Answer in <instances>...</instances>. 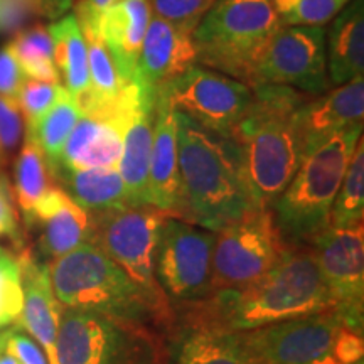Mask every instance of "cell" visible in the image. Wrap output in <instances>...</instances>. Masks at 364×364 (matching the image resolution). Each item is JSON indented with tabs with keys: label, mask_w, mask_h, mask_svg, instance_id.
<instances>
[{
	"label": "cell",
	"mask_w": 364,
	"mask_h": 364,
	"mask_svg": "<svg viewBox=\"0 0 364 364\" xmlns=\"http://www.w3.org/2000/svg\"><path fill=\"white\" fill-rule=\"evenodd\" d=\"M0 364H21V363L17 361V359L14 358L11 353L4 351L2 354H0Z\"/></svg>",
	"instance_id": "43"
},
{
	"label": "cell",
	"mask_w": 364,
	"mask_h": 364,
	"mask_svg": "<svg viewBox=\"0 0 364 364\" xmlns=\"http://www.w3.org/2000/svg\"><path fill=\"white\" fill-rule=\"evenodd\" d=\"M354 364H364V361H358V363H354Z\"/></svg>",
	"instance_id": "45"
},
{
	"label": "cell",
	"mask_w": 364,
	"mask_h": 364,
	"mask_svg": "<svg viewBox=\"0 0 364 364\" xmlns=\"http://www.w3.org/2000/svg\"><path fill=\"white\" fill-rule=\"evenodd\" d=\"M53 39L54 65L63 80V86L80 108L90 100L88 51L75 14L59 17L48 27Z\"/></svg>",
	"instance_id": "24"
},
{
	"label": "cell",
	"mask_w": 364,
	"mask_h": 364,
	"mask_svg": "<svg viewBox=\"0 0 364 364\" xmlns=\"http://www.w3.org/2000/svg\"><path fill=\"white\" fill-rule=\"evenodd\" d=\"M150 17L149 0H122L98 17V33L124 83H135L136 63Z\"/></svg>",
	"instance_id": "21"
},
{
	"label": "cell",
	"mask_w": 364,
	"mask_h": 364,
	"mask_svg": "<svg viewBox=\"0 0 364 364\" xmlns=\"http://www.w3.org/2000/svg\"><path fill=\"white\" fill-rule=\"evenodd\" d=\"M91 218V243L129 273L142 289L156 297L166 299L154 275V257L161 228L169 215L145 204L108 209L95 213Z\"/></svg>",
	"instance_id": "11"
},
{
	"label": "cell",
	"mask_w": 364,
	"mask_h": 364,
	"mask_svg": "<svg viewBox=\"0 0 364 364\" xmlns=\"http://www.w3.org/2000/svg\"><path fill=\"white\" fill-rule=\"evenodd\" d=\"M6 351L11 353L21 364H48L43 348L34 339L17 329H11Z\"/></svg>",
	"instance_id": "39"
},
{
	"label": "cell",
	"mask_w": 364,
	"mask_h": 364,
	"mask_svg": "<svg viewBox=\"0 0 364 364\" xmlns=\"http://www.w3.org/2000/svg\"><path fill=\"white\" fill-rule=\"evenodd\" d=\"M0 250H2V247H0Z\"/></svg>",
	"instance_id": "46"
},
{
	"label": "cell",
	"mask_w": 364,
	"mask_h": 364,
	"mask_svg": "<svg viewBox=\"0 0 364 364\" xmlns=\"http://www.w3.org/2000/svg\"><path fill=\"white\" fill-rule=\"evenodd\" d=\"M361 136L363 125L332 135L307 154L290 184L273 201L272 215L285 245L306 247L329 228L332 203Z\"/></svg>",
	"instance_id": "6"
},
{
	"label": "cell",
	"mask_w": 364,
	"mask_h": 364,
	"mask_svg": "<svg viewBox=\"0 0 364 364\" xmlns=\"http://www.w3.org/2000/svg\"><path fill=\"white\" fill-rule=\"evenodd\" d=\"M53 177L59 188L90 215L132 206L118 169H56Z\"/></svg>",
	"instance_id": "25"
},
{
	"label": "cell",
	"mask_w": 364,
	"mask_h": 364,
	"mask_svg": "<svg viewBox=\"0 0 364 364\" xmlns=\"http://www.w3.org/2000/svg\"><path fill=\"white\" fill-rule=\"evenodd\" d=\"M150 206L171 218L182 216L176 110L162 90L156 91V120L149 166Z\"/></svg>",
	"instance_id": "18"
},
{
	"label": "cell",
	"mask_w": 364,
	"mask_h": 364,
	"mask_svg": "<svg viewBox=\"0 0 364 364\" xmlns=\"http://www.w3.org/2000/svg\"><path fill=\"white\" fill-rule=\"evenodd\" d=\"M182 196L181 220L216 231L258 209L230 135L176 112Z\"/></svg>",
	"instance_id": "2"
},
{
	"label": "cell",
	"mask_w": 364,
	"mask_h": 364,
	"mask_svg": "<svg viewBox=\"0 0 364 364\" xmlns=\"http://www.w3.org/2000/svg\"><path fill=\"white\" fill-rule=\"evenodd\" d=\"M252 90V102L230 136L240 149L255 203L270 208L306 157L295 115L316 95L282 85H258Z\"/></svg>",
	"instance_id": "3"
},
{
	"label": "cell",
	"mask_w": 364,
	"mask_h": 364,
	"mask_svg": "<svg viewBox=\"0 0 364 364\" xmlns=\"http://www.w3.org/2000/svg\"><path fill=\"white\" fill-rule=\"evenodd\" d=\"M166 339L154 327L63 307L58 364H169Z\"/></svg>",
	"instance_id": "8"
},
{
	"label": "cell",
	"mask_w": 364,
	"mask_h": 364,
	"mask_svg": "<svg viewBox=\"0 0 364 364\" xmlns=\"http://www.w3.org/2000/svg\"><path fill=\"white\" fill-rule=\"evenodd\" d=\"M182 311L188 329L240 332L334 311V302L311 250L287 245L280 260L260 279L241 289L216 290Z\"/></svg>",
	"instance_id": "1"
},
{
	"label": "cell",
	"mask_w": 364,
	"mask_h": 364,
	"mask_svg": "<svg viewBox=\"0 0 364 364\" xmlns=\"http://www.w3.org/2000/svg\"><path fill=\"white\" fill-rule=\"evenodd\" d=\"M196 53L193 33L152 14L136 63L135 85L157 91L196 66Z\"/></svg>",
	"instance_id": "17"
},
{
	"label": "cell",
	"mask_w": 364,
	"mask_h": 364,
	"mask_svg": "<svg viewBox=\"0 0 364 364\" xmlns=\"http://www.w3.org/2000/svg\"><path fill=\"white\" fill-rule=\"evenodd\" d=\"M24 221L27 226L41 228L39 248L51 260L91 243L93 238V218L58 184L48 191Z\"/></svg>",
	"instance_id": "19"
},
{
	"label": "cell",
	"mask_w": 364,
	"mask_h": 364,
	"mask_svg": "<svg viewBox=\"0 0 364 364\" xmlns=\"http://www.w3.org/2000/svg\"><path fill=\"white\" fill-rule=\"evenodd\" d=\"M174 364H243L228 343L225 332L189 329Z\"/></svg>",
	"instance_id": "31"
},
{
	"label": "cell",
	"mask_w": 364,
	"mask_h": 364,
	"mask_svg": "<svg viewBox=\"0 0 364 364\" xmlns=\"http://www.w3.org/2000/svg\"><path fill=\"white\" fill-rule=\"evenodd\" d=\"M80 117L81 108L63 86L61 95H59L53 107L49 108L48 113L41 118L33 130L26 132V136L33 139L39 145V149L43 150L51 172L58 167L59 157H61L63 149H65L68 136L75 129Z\"/></svg>",
	"instance_id": "28"
},
{
	"label": "cell",
	"mask_w": 364,
	"mask_h": 364,
	"mask_svg": "<svg viewBox=\"0 0 364 364\" xmlns=\"http://www.w3.org/2000/svg\"><path fill=\"white\" fill-rule=\"evenodd\" d=\"M24 136V118L17 100L0 98V174H6Z\"/></svg>",
	"instance_id": "36"
},
{
	"label": "cell",
	"mask_w": 364,
	"mask_h": 364,
	"mask_svg": "<svg viewBox=\"0 0 364 364\" xmlns=\"http://www.w3.org/2000/svg\"><path fill=\"white\" fill-rule=\"evenodd\" d=\"M140 95L142 88L129 83L115 102L83 108L68 136L56 169H118L127 127L140 102Z\"/></svg>",
	"instance_id": "13"
},
{
	"label": "cell",
	"mask_w": 364,
	"mask_h": 364,
	"mask_svg": "<svg viewBox=\"0 0 364 364\" xmlns=\"http://www.w3.org/2000/svg\"><path fill=\"white\" fill-rule=\"evenodd\" d=\"M54 297L66 309L136 322L162 334L177 326L176 311L166 299L142 289L93 243L49 263Z\"/></svg>",
	"instance_id": "4"
},
{
	"label": "cell",
	"mask_w": 364,
	"mask_h": 364,
	"mask_svg": "<svg viewBox=\"0 0 364 364\" xmlns=\"http://www.w3.org/2000/svg\"><path fill=\"white\" fill-rule=\"evenodd\" d=\"M282 85L322 95L331 90L326 63V27L282 26L255 63L252 83Z\"/></svg>",
	"instance_id": "12"
},
{
	"label": "cell",
	"mask_w": 364,
	"mask_h": 364,
	"mask_svg": "<svg viewBox=\"0 0 364 364\" xmlns=\"http://www.w3.org/2000/svg\"><path fill=\"white\" fill-rule=\"evenodd\" d=\"M73 6H75V0H36V12L48 19L56 21L59 17L66 16V12H70Z\"/></svg>",
	"instance_id": "41"
},
{
	"label": "cell",
	"mask_w": 364,
	"mask_h": 364,
	"mask_svg": "<svg viewBox=\"0 0 364 364\" xmlns=\"http://www.w3.org/2000/svg\"><path fill=\"white\" fill-rule=\"evenodd\" d=\"M27 76L17 63L9 44L0 49V98L17 100L19 90Z\"/></svg>",
	"instance_id": "37"
},
{
	"label": "cell",
	"mask_w": 364,
	"mask_h": 364,
	"mask_svg": "<svg viewBox=\"0 0 364 364\" xmlns=\"http://www.w3.org/2000/svg\"><path fill=\"white\" fill-rule=\"evenodd\" d=\"M61 91L63 85L26 78L17 95V105L24 118L26 132L33 130L38 125V122L53 107Z\"/></svg>",
	"instance_id": "34"
},
{
	"label": "cell",
	"mask_w": 364,
	"mask_h": 364,
	"mask_svg": "<svg viewBox=\"0 0 364 364\" xmlns=\"http://www.w3.org/2000/svg\"><path fill=\"white\" fill-rule=\"evenodd\" d=\"M364 220V144L358 140L351 161L332 203L329 226L353 228L363 225Z\"/></svg>",
	"instance_id": "30"
},
{
	"label": "cell",
	"mask_w": 364,
	"mask_h": 364,
	"mask_svg": "<svg viewBox=\"0 0 364 364\" xmlns=\"http://www.w3.org/2000/svg\"><path fill=\"white\" fill-rule=\"evenodd\" d=\"M287 245L270 208H258L216 231L213 248V292L241 289L270 270Z\"/></svg>",
	"instance_id": "10"
},
{
	"label": "cell",
	"mask_w": 364,
	"mask_h": 364,
	"mask_svg": "<svg viewBox=\"0 0 364 364\" xmlns=\"http://www.w3.org/2000/svg\"><path fill=\"white\" fill-rule=\"evenodd\" d=\"M0 236H9L16 243L21 241L19 213L6 174H0Z\"/></svg>",
	"instance_id": "38"
},
{
	"label": "cell",
	"mask_w": 364,
	"mask_h": 364,
	"mask_svg": "<svg viewBox=\"0 0 364 364\" xmlns=\"http://www.w3.org/2000/svg\"><path fill=\"white\" fill-rule=\"evenodd\" d=\"M225 334L243 364H354L364 358L363 331L336 311Z\"/></svg>",
	"instance_id": "5"
},
{
	"label": "cell",
	"mask_w": 364,
	"mask_h": 364,
	"mask_svg": "<svg viewBox=\"0 0 364 364\" xmlns=\"http://www.w3.org/2000/svg\"><path fill=\"white\" fill-rule=\"evenodd\" d=\"M154 120H156V91L142 88L140 102L127 127L124 150L118 162V172L124 179L132 206L150 204L149 166Z\"/></svg>",
	"instance_id": "22"
},
{
	"label": "cell",
	"mask_w": 364,
	"mask_h": 364,
	"mask_svg": "<svg viewBox=\"0 0 364 364\" xmlns=\"http://www.w3.org/2000/svg\"><path fill=\"white\" fill-rule=\"evenodd\" d=\"M24 307V289L17 255L0 250V329L17 324Z\"/></svg>",
	"instance_id": "33"
},
{
	"label": "cell",
	"mask_w": 364,
	"mask_h": 364,
	"mask_svg": "<svg viewBox=\"0 0 364 364\" xmlns=\"http://www.w3.org/2000/svg\"><path fill=\"white\" fill-rule=\"evenodd\" d=\"M326 63L331 88L363 78L364 0H351L331 21L326 31Z\"/></svg>",
	"instance_id": "23"
},
{
	"label": "cell",
	"mask_w": 364,
	"mask_h": 364,
	"mask_svg": "<svg viewBox=\"0 0 364 364\" xmlns=\"http://www.w3.org/2000/svg\"><path fill=\"white\" fill-rule=\"evenodd\" d=\"M9 336H11V329L0 332V354H2L4 351H6V348H7V341H9Z\"/></svg>",
	"instance_id": "44"
},
{
	"label": "cell",
	"mask_w": 364,
	"mask_h": 364,
	"mask_svg": "<svg viewBox=\"0 0 364 364\" xmlns=\"http://www.w3.org/2000/svg\"><path fill=\"white\" fill-rule=\"evenodd\" d=\"M363 117L364 78L311 97L295 115L304 154H311L339 132L363 125Z\"/></svg>",
	"instance_id": "16"
},
{
	"label": "cell",
	"mask_w": 364,
	"mask_h": 364,
	"mask_svg": "<svg viewBox=\"0 0 364 364\" xmlns=\"http://www.w3.org/2000/svg\"><path fill=\"white\" fill-rule=\"evenodd\" d=\"M282 26H321L334 19L351 0H270Z\"/></svg>",
	"instance_id": "32"
},
{
	"label": "cell",
	"mask_w": 364,
	"mask_h": 364,
	"mask_svg": "<svg viewBox=\"0 0 364 364\" xmlns=\"http://www.w3.org/2000/svg\"><path fill=\"white\" fill-rule=\"evenodd\" d=\"M75 17L83 33L86 51H88L90 68V100L83 108L90 105H107L115 102L129 83H124L118 75L115 63L103 44L98 33V17L75 7ZM81 108V110H83Z\"/></svg>",
	"instance_id": "26"
},
{
	"label": "cell",
	"mask_w": 364,
	"mask_h": 364,
	"mask_svg": "<svg viewBox=\"0 0 364 364\" xmlns=\"http://www.w3.org/2000/svg\"><path fill=\"white\" fill-rule=\"evenodd\" d=\"M24 289V307L17 326L33 336L48 358V364H58V331L63 306L54 297L49 265L41 263L29 250L17 253Z\"/></svg>",
	"instance_id": "20"
},
{
	"label": "cell",
	"mask_w": 364,
	"mask_h": 364,
	"mask_svg": "<svg viewBox=\"0 0 364 364\" xmlns=\"http://www.w3.org/2000/svg\"><path fill=\"white\" fill-rule=\"evenodd\" d=\"M280 27L270 0H216L194 31L196 65L250 86L255 63Z\"/></svg>",
	"instance_id": "7"
},
{
	"label": "cell",
	"mask_w": 364,
	"mask_h": 364,
	"mask_svg": "<svg viewBox=\"0 0 364 364\" xmlns=\"http://www.w3.org/2000/svg\"><path fill=\"white\" fill-rule=\"evenodd\" d=\"M216 0H149L154 16L193 33Z\"/></svg>",
	"instance_id": "35"
},
{
	"label": "cell",
	"mask_w": 364,
	"mask_h": 364,
	"mask_svg": "<svg viewBox=\"0 0 364 364\" xmlns=\"http://www.w3.org/2000/svg\"><path fill=\"white\" fill-rule=\"evenodd\" d=\"M215 231L179 218H167L159 235L154 275L172 309L204 302L213 294Z\"/></svg>",
	"instance_id": "9"
},
{
	"label": "cell",
	"mask_w": 364,
	"mask_h": 364,
	"mask_svg": "<svg viewBox=\"0 0 364 364\" xmlns=\"http://www.w3.org/2000/svg\"><path fill=\"white\" fill-rule=\"evenodd\" d=\"M334 311L364 329V228H326L309 241Z\"/></svg>",
	"instance_id": "14"
},
{
	"label": "cell",
	"mask_w": 364,
	"mask_h": 364,
	"mask_svg": "<svg viewBox=\"0 0 364 364\" xmlns=\"http://www.w3.org/2000/svg\"><path fill=\"white\" fill-rule=\"evenodd\" d=\"M118 2H122V0H78L75 4V7L91 14V16L100 17L107 9L113 7Z\"/></svg>",
	"instance_id": "42"
},
{
	"label": "cell",
	"mask_w": 364,
	"mask_h": 364,
	"mask_svg": "<svg viewBox=\"0 0 364 364\" xmlns=\"http://www.w3.org/2000/svg\"><path fill=\"white\" fill-rule=\"evenodd\" d=\"M36 12V0H0V33L17 29Z\"/></svg>",
	"instance_id": "40"
},
{
	"label": "cell",
	"mask_w": 364,
	"mask_h": 364,
	"mask_svg": "<svg viewBox=\"0 0 364 364\" xmlns=\"http://www.w3.org/2000/svg\"><path fill=\"white\" fill-rule=\"evenodd\" d=\"M9 48L27 78L61 85V78L54 65L53 39L44 26L26 27L14 36Z\"/></svg>",
	"instance_id": "29"
},
{
	"label": "cell",
	"mask_w": 364,
	"mask_h": 364,
	"mask_svg": "<svg viewBox=\"0 0 364 364\" xmlns=\"http://www.w3.org/2000/svg\"><path fill=\"white\" fill-rule=\"evenodd\" d=\"M159 90L176 112L225 135L231 134L253 97L248 85L198 65Z\"/></svg>",
	"instance_id": "15"
},
{
	"label": "cell",
	"mask_w": 364,
	"mask_h": 364,
	"mask_svg": "<svg viewBox=\"0 0 364 364\" xmlns=\"http://www.w3.org/2000/svg\"><path fill=\"white\" fill-rule=\"evenodd\" d=\"M56 186L49 164L43 150L29 136H24V144L16 156L14 164L12 196L16 206H19L24 220L33 213L41 199Z\"/></svg>",
	"instance_id": "27"
}]
</instances>
